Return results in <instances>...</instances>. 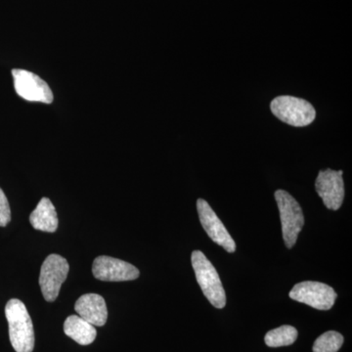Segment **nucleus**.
Wrapping results in <instances>:
<instances>
[{
	"mask_svg": "<svg viewBox=\"0 0 352 352\" xmlns=\"http://www.w3.org/2000/svg\"><path fill=\"white\" fill-rule=\"evenodd\" d=\"M9 338L16 352H32L34 347V326L24 302L17 298L9 300L6 307Z\"/></svg>",
	"mask_w": 352,
	"mask_h": 352,
	"instance_id": "f257e3e1",
	"label": "nucleus"
},
{
	"mask_svg": "<svg viewBox=\"0 0 352 352\" xmlns=\"http://www.w3.org/2000/svg\"><path fill=\"white\" fill-rule=\"evenodd\" d=\"M191 263L197 282L208 302L219 309L226 307V291L214 266L201 251L192 252Z\"/></svg>",
	"mask_w": 352,
	"mask_h": 352,
	"instance_id": "f03ea898",
	"label": "nucleus"
},
{
	"mask_svg": "<svg viewBox=\"0 0 352 352\" xmlns=\"http://www.w3.org/2000/svg\"><path fill=\"white\" fill-rule=\"evenodd\" d=\"M270 109L277 119L292 126H309L316 118V111L312 104L289 95H282L273 99Z\"/></svg>",
	"mask_w": 352,
	"mask_h": 352,
	"instance_id": "7ed1b4c3",
	"label": "nucleus"
},
{
	"mask_svg": "<svg viewBox=\"0 0 352 352\" xmlns=\"http://www.w3.org/2000/svg\"><path fill=\"white\" fill-rule=\"evenodd\" d=\"M275 200L279 208L285 245L288 249H292L296 245L305 224L302 208L296 199L285 190L275 192Z\"/></svg>",
	"mask_w": 352,
	"mask_h": 352,
	"instance_id": "20e7f679",
	"label": "nucleus"
},
{
	"mask_svg": "<svg viewBox=\"0 0 352 352\" xmlns=\"http://www.w3.org/2000/svg\"><path fill=\"white\" fill-rule=\"evenodd\" d=\"M69 270L68 261L59 254H50L43 261L39 275V286L46 302L56 300Z\"/></svg>",
	"mask_w": 352,
	"mask_h": 352,
	"instance_id": "39448f33",
	"label": "nucleus"
},
{
	"mask_svg": "<svg viewBox=\"0 0 352 352\" xmlns=\"http://www.w3.org/2000/svg\"><path fill=\"white\" fill-rule=\"evenodd\" d=\"M289 298L318 310H329L335 305L338 295L335 289L320 282L305 281L296 284L289 294Z\"/></svg>",
	"mask_w": 352,
	"mask_h": 352,
	"instance_id": "423d86ee",
	"label": "nucleus"
},
{
	"mask_svg": "<svg viewBox=\"0 0 352 352\" xmlns=\"http://www.w3.org/2000/svg\"><path fill=\"white\" fill-rule=\"evenodd\" d=\"M14 87L23 99L29 102L51 104L53 102V92L43 78L27 69H12Z\"/></svg>",
	"mask_w": 352,
	"mask_h": 352,
	"instance_id": "0eeeda50",
	"label": "nucleus"
},
{
	"mask_svg": "<svg viewBox=\"0 0 352 352\" xmlns=\"http://www.w3.org/2000/svg\"><path fill=\"white\" fill-rule=\"evenodd\" d=\"M92 273L96 279L104 282L131 281L140 275L138 268L132 264L106 256L94 259Z\"/></svg>",
	"mask_w": 352,
	"mask_h": 352,
	"instance_id": "6e6552de",
	"label": "nucleus"
},
{
	"mask_svg": "<svg viewBox=\"0 0 352 352\" xmlns=\"http://www.w3.org/2000/svg\"><path fill=\"white\" fill-rule=\"evenodd\" d=\"M197 210H198L199 219L203 228L205 229L208 237L214 243L223 248L226 252H232L236 251V243L231 237L230 234L219 219L208 201L204 199H199L197 201Z\"/></svg>",
	"mask_w": 352,
	"mask_h": 352,
	"instance_id": "1a4fd4ad",
	"label": "nucleus"
},
{
	"mask_svg": "<svg viewBox=\"0 0 352 352\" xmlns=\"http://www.w3.org/2000/svg\"><path fill=\"white\" fill-rule=\"evenodd\" d=\"M315 189L329 210H338L344 199L342 170H321L315 182Z\"/></svg>",
	"mask_w": 352,
	"mask_h": 352,
	"instance_id": "9d476101",
	"label": "nucleus"
},
{
	"mask_svg": "<svg viewBox=\"0 0 352 352\" xmlns=\"http://www.w3.org/2000/svg\"><path fill=\"white\" fill-rule=\"evenodd\" d=\"M75 310L78 316L96 327L104 326L108 319L105 300L97 294H87L76 300Z\"/></svg>",
	"mask_w": 352,
	"mask_h": 352,
	"instance_id": "9b49d317",
	"label": "nucleus"
},
{
	"mask_svg": "<svg viewBox=\"0 0 352 352\" xmlns=\"http://www.w3.org/2000/svg\"><path fill=\"white\" fill-rule=\"evenodd\" d=\"M30 222L34 229L53 233L58 228L56 208L48 198H43L30 215Z\"/></svg>",
	"mask_w": 352,
	"mask_h": 352,
	"instance_id": "f8f14e48",
	"label": "nucleus"
},
{
	"mask_svg": "<svg viewBox=\"0 0 352 352\" xmlns=\"http://www.w3.org/2000/svg\"><path fill=\"white\" fill-rule=\"evenodd\" d=\"M64 332L80 346H88L96 339L95 326L88 323L78 315H71L64 323Z\"/></svg>",
	"mask_w": 352,
	"mask_h": 352,
	"instance_id": "ddd939ff",
	"label": "nucleus"
},
{
	"mask_svg": "<svg viewBox=\"0 0 352 352\" xmlns=\"http://www.w3.org/2000/svg\"><path fill=\"white\" fill-rule=\"evenodd\" d=\"M298 339V331L293 326L284 325L266 333L264 340L270 347L288 346Z\"/></svg>",
	"mask_w": 352,
	"mask_h": 352,
	"instance_id": "4468645a",
	"label": "nucleus"
},
{
	"mask_svg": "<svg viewBox=\"0 0 352 352\" xmlns=\"http://www.w3.org/2000/svg\"><path fill=\"white\" fill-rule=\"evenodd\" d=\"M344 344V337L335 331L321 335L314 344V352H338Z\"/></svg>",
	"mask_w": 352,
	"mask_h": 352,
	"instance_id": "2eb2a0df",
	"label": "nucleus"
},
{
	"mask_svg": "<svg viewBox=\"0 0 352 352\" xmlns=\"http://www.w3.org/2000/svg\"><path fill=\"white\" fill-rule=\"evenodd\" d=\"M11 221V210L6 194L0 188V226L6 227Z\"/></svg>",
	"mask_w": 352,
	"mask_h": 352,
	"instance_id": "dca6fc26",
	"label": "nucleus"
}]
</instances>
